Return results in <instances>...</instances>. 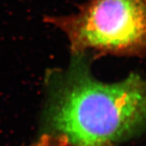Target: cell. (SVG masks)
<instances>
[{
    "mask_svg": "<svg viewBox=\"0 0 146 146\" xmlns=\"http://www.w3.org/2000/svg\"><path fill=\"white\" fill-rule=\"evenodd\" d=\"M44 21L65 33L72 54H146V0H89L76 14Z\"/></svg>",
    "mask_w": 146,
    "mask_h": 146,
    "instance_id": "2",
    "label": "cell"
},
{
    "mask_svg": "<svg viewBox=\"0 0 146 146\" xmlns=\"http://www.w3.org/2000/svg\"><path fill=\"white\" fill-rule=\"evenodd\" d=\"M26 146H68V143L61 136L42 133L38 140Z\"/></svg>",
    "mask_w": 146,
    "mask_h": 146,
    "instance_id": "3",
    "label": "cell"
},
{
    "mask_svg": "<svg viewBox=\"0 0 146 146\" xmlns=\"http://www.w3.org/2000/svg\"><path fill=\"white\" fill-rule=\"evenodd\" d=\"M68 146H73V145H70V144H68Z\"/></svg>",
    "mask_w": 146,
    "mask_h": 146,
    "instance_id": "4",
    "label": "cell"
},
{
    "mask_svg": "<svg viewBox=\"0 0 146 146\" xmlns=\"http://www.w3.org/2000/svg\"><path fill=\"white\" fill-rule=\"evenodd\" d=\"M65 69L49 70L42 133L73 146H117L146 127V78L137 73L106 83L91 72V56L72 54Z\"/></svg>",
    "mask_w": 146,
    "mask_h": 146,
    "instance_id": "1",
    "label": "cell"
}]
</instances>
